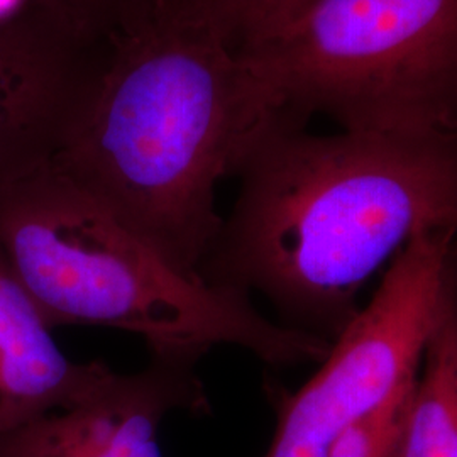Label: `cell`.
I'll list each match as a JSON object with an SVG mask.
<instances>
[{"instance_id":"cell-1","label":"cell","mask_w":457,"mask_h":457,"mask_svg":"<svg viewBox=\"0 0 457 457\" xmlns=\"http://www.w3.org/2000/svg\"><path fill=\"white\" fill-rule=\"evenodd\" d=\"M236 177L198 277L262 295L283 326L328 343L385 262L422 234L457 230V131L324 136L285 115Z\"/></svg>"},{"instance_id":"cell-2","label":"cell","mask_w":457,"mask_h":457,"mask_svg":"<svg viewBox=\"0 0 457 457\" xmlns=\"http://www.w3.org/2000/svg\"><path fill=\"white\" fill-rule=\"evenodd\" d=\"M281 117L226 34L180 4L119 21L48 163L200 278L217 185Z\"/></svg>"},{"instance_id":"cell-3","label":"cell","mask_w":457,"mask_h":457,"mask_svg":"<svg viewBox=\"0 0 457 457\" xmlns=\"http://www.w3.org/2000/svg\"><path fill=\"white\" fill-rule=\"evenodd\" d=\"M0 256L51 328L131 332L156 358L198 364L236 345L290 368L320 362L332 345L270 320L249 295L183 273L49 163L0 185Z\"/></svg>"},{"instance_id":"cell-4","label":"cell","mask_w":457,"mask_h":457,"mask_svg":"<svg viewBox=\"0 0 457 457\" xmlns=\"http://www.w3.org/2000/svg\"><path fill=\"white\" fill-rule=\"evenodd\" d=\"M278 112L344 131H457V0H313L239 53Z\"/></svg>"},{"instance_id":"cell-5","label":"cell","mask_w":457,"mask_h":457,"mask_svg":"<svg viewBox=\"0 0 457 457\" xmlns=\"http://www.w3.org/2000/svg\"><path fill=\"white\" fill-rule=\"evenodd\" d=\"M457 273V230L396 254L317 373L277 403L266 457H398L425 347Z\"/></svg>"},{"instance_id":"cell-6","label":"cell","mask_w":457,"mask_h":457,"mask_svg":"<svg viewBox=\"0 0 457 457\" xmlns=\"http://www.w3.org/2000/svg\"><path fill=\"white\" fill-rule=\"evenodd\" d=\"M175 410L211 411L196 364L151 356L80 403L2 432L0 457H162L160 427Z\"/></svg>"},{"instance_id":"cell-7","label":"cell","mask_w":457,"mask_h":457,"mask_svg":"<svg viewBox=\"0 0 457 457\" xmlns=\"http://www.w3.org/2000/svg\"><path fill=\"white\" fill-rule=\"evenodd\" d=\"M102 46L37 19L0 24V185L51 160Z\"/></svg>"},{"instance_id":"cell-8","label":"cell","mask_w":457,"mask_h":457,"mask_svg":"<svg viewBox=\"0 0 457 457\" xmlns=\"http://www.w3.org/2000/svg\"><path fill=\"white\" fill-rule=\"evenodd\" d=\"M51 330L0 256V434L80 403L115 375L104 361L70 360Z\"/></svg>"},{"instance_id":"cell-9","label":"cell","mask_w":457,"mask_h":457,"mask_svg":"<svg viewBox=\"0 0 457 457\" xmlns=\"http://www.w3.org/2000/svg\"><path fill=\"white\" fill-rule=\"evenodd\" d=\"M398 457H457V273L425 347Z\"/></svg>"},{"instance_id":"cell-10","label":"cell","mask_w":457,"mask_h":457,"mask_svg":"<svg viewBox=\"0 0 457 457\" xmlns=\"http://www.w3.org/2000/svg\"><path fill=\"white\" fill-rule=\"evenodd\" d=\"M313 0H185L209 17L239 53L279 31Z\"/></svg>"},{"instance_id":"cell-11","label":"cell","mask_w":457,"mask_h":457,"mask_svg":"<svg viewBox=\"0 0 457 457\" xmlns=\"http://www.w3.org/2000/svg\"><path fill=\"white\" fill-rule=\"evenodd\" d=\"M122 0H37L53 28L87 48L102 46L114 33Z\"/></svg>"},{"instance_id":"cell-12","label":"cell","mask_w":457,"mask_h":457,"mask_svg":"<svg viewBox=\"0 0 457 457\" xmlns=\"http://www.w3.org/2000/svg\"><path fill=\"white\" fill-rule=\"evenodd\" d=\"M19 19H37V21H43V22L51 26L48 21L41 16L39 7H37V0H0V24L14 22Z\"/></svg>"},{"instance_id":"cell-13","label":"cell","mask_w":457,"mask_h":457,"mask_svg":"<svg viewBox=\"0 0 457 457\" xmlns=\"http://www.w3.org/2000/svg\"><path fill=\"white\" fill-rule=\"evenodd\" d=\"M185 0H122L120 17L128 14H141V12H154L171 5L183 4Z\"/></svg>"}]
</instances>
